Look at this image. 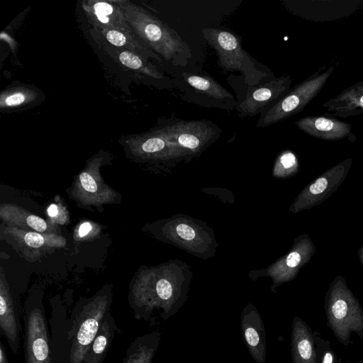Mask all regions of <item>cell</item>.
Masks as SVG:
<instances>
[{"instance_id":"8fae6325","label":"cell","mask_w":363,"mask_h":363,"mask_svg":"<svg viewBox=\"0 0 363 363\" xmlns=\"http://www.w3.org/2000/svg\"><path fill=\"white\" fill-rule=\"evenodd\" d=\"M82 6L91 22L101 30H130L121 8L115 1H84Z\"/></svg>"},{"instance_id":"ac0fdd59","label":"cell","mask_w":363,"mask_h":363,"mask_svg":"<svg viewBox=\"0 0 363 363\" xmlns=\"http://www.w3.org/2000/svg\"><path fill=\"white\" fill-rule=\"evenodd\" d=\"M142 152L147 154L160 152L169 147H179L175 143L169 139L163 129L146 133L141 136H137L132 140Z\"/></svg>"},{"instance_id":"603a6c76","label":"cell","mask_w":363,"mask_h":363,"mask_svg":"<svg viewBox=\"0 0 363 363\" xmlns=\"http://www.w3.org/2000/svg\"><path fill=\"white\" fill-rule=\"evenodd\" d=\"M319 357L320 363H337L336 354L330 347H324L323 352H320V354L317 352Z\"/></svg>"},{"instance_id":"cb8c5ba5","label":"cell","mask_w":363,"mask_h":363,"mask_svg":"<svg viewBox=\"0 0 363 363\" xmlns=\"http://www.w3.org/2000/svg\"><path fill=\"white\" fill-rule=\"evenodd\" d=\"M24 240L26 243L32 247H39L44 244L43 237L36 233L30 232L25 235Z\"/></svg>"},{"instance_id":"83f0119b","label":"cell","mask_w":363,"mask_h":363,"mask_svg":"<svg viewBox=\"0 0 363 363\" xmlns=\"http://www.w3.org/2000/svg\"><path fill=\"white\" fill-rule=\"evenodd\" d=\"M328 184V180L321 177L315 180V182L310 186L309 190L312 194H319L323 193L327 188Z\"/></svg>"},{"instance_id":"4fadbf2b","label":"cell","mask_w":363,"mask_h":363,"mask_svg":"<svg viewBox=\"0 0 363 363\" xmlns=\"http://www.w3.org/2000/svg\"><path fill=\"white\" fill-rule=\"evenodd\" d=\"M333 116L346 118L363 113V80L357 82L323 104Z\"/></svg>"},{"instance_id":"6da1fadb","label":"cell","mask_w":363,"mask_h":363,"mask_svg":"<svg viewBox=\"0 0 363 363\" xmlns=\"http://www.w3.org/2000/svg\"><path fill=\"white\" fill-rule=\"evenodd\" d=\"M108 294L79 303L71 311L52 304L50 318L52 363H82L101 322L109 311Z\"/></svg>"},{"instance_id":"7a4b0ae2","label":"cell","mask_w":363,"mask_h":363,"mask_svg":"<svg viewBox=\"0 0 363 363\" xmlns=\"http://www.w3.org/2000/svg\"><path fill=\"white\" fill-rule=\"evenodd\" d=\"M135 35L166 60H174L188 48L179 34L145 9L128 1H115Z\"/></svg>"},{"instance_id":"484cf974","label":"cell","mask_w":363,"mask_h":363,"mask_svg":"<svg viewBox=\"0 0 363 363\" xmlns=\"http://www.w3.org/2000/svg\"><path fill=\"white\" fill-rule=\"evenodd\" d=\"M297 160L295 155L286 151L281 154L279 157V163L284 169H290L296 164Z\"/></svg>"},{"instance_id":"44dd1931","label":"cell","mask_w":363,"mask_h":363,"mask_svg":"<svg viewBox=\"0 0 363 363\" xmlns=\"http://www.w3.org/2000/svg\"><path fill=\"white\" fill-rule=\"evenodd\" d=\"M37 94L24 87H16L6 90L0 96L1 108H14L33 101Z\"/></svg>"},{"instance_id":"30bf717a","label":"cell","mask_w":363,"mask_h":363,"mask_svg":"<svg viewBox=\"0 0 363 363\" xmlns=\"http://www.w3.org/2000/svg\"><path fill=\"white\" fill-rule=\"evenodd\" d=\"M291 84V77L282 76L254 89L239 105V116H252L275 99L287 94Z\"/></svg>"},{"instance_id":"ba28073f","label":"cell","mask_w":363,"mask_h":363,"mask_svg":"<svg viewBox=\"0 0 363 363\" xmlns=\"http://www.w3.org/2000/svg\"><path fill=\"white\" fill-rule=\"evenodd\" d=\"M295 125L303 133L318 139L338 140L347 138L354 142L357 138L350 123L333 116L330 113L300 118Z\"/></svg>"},{"instance_id":"9c48e42d","label":"cell","mask_w":363,"mask_h":363,"mask_svg":"<svg viewBox=\"0 0 363 363\" xmlns=\"http://www.w3.org/2000/svg\"><path fill=\"white\" fill-rule=\"evenodd\" d=\"M240 328L245 345L255 363H266V333L262 318L251 304L240 315Z\"/></svg>"},{"instance_id":"e0dca14e","label":"cell","mask_w":363,"mask_h":363,"mask_svg":"<svg viewBox=\"0 0 363 363\" xmlns=\"http://www.w3.org/2000/svg\"><path fill=\"white\" fill-rule=\"evenodd\" d=\"M101 33L108 42L116 47L125 48L143 58H154L161 61L160 58L144 44L130 30L101 29Z\"/></svg>"},{"instance_id":"f1b7e54d","label":"cell","mask_w":363,"mask_h":363,"mask_svg":"<svg viewBox=\"0 0 363 363\" xmlns=\"http://www.w3.org/2000/svg\"><path fill=\"white\" fill-rule=\"evenodd\" d=\"M301 261V256L297 252L290 253L286 259V264L288 267H296Z\"/></svg>"},{"instance_id":"5bb4252c","label":"cell","mask_w":363,"mask_h":363,"mask_svg":"<svg viewBox=\"0 0 363 363\" xmlns=\"http://www.w3.org/2000/svg\"><path fill=\"white\" fill-rule=\"evenodd\" d=\"M0 329L13 353L16 354L20 344V317L8 288L1 283L0 291Z\"/></svg>"},{"instance_id":"1f68e13d","label":"cell","mask_w":363,"mask_h":363,"mask_svg":"<svg viewBox=\"0 0 363 363\" xmlns=\"http://www.w3.org/2000/svg\"><path fill=\"white\" fill-rule=\"evenodd\" d=\"M48 213L50 216L54 217L57 214V206L55 204H52L50 206V207L48 208Z\"/></svg>"},{"instance_id":"d6986e66","label":"cell","mask_w":363,"mask_h":363,"mask_svg":"<svg viewBox=\"0 0 363 363\" xmlns=\"http://www.w3.org/2000/svg\"><path fill=\"white\" fill-rule=\"evenodd\" d=\"M186 81L196 90L210 97L217 99H233L230 92L210 77L189 75L186 77Z\"/></svg>"},{"instance_id":"d4e9b609","label":"cell","mask_w":363,"mask_h":363,"mask_svg":"<svg viewBox=\"0 0 363 363\" xmlns=\"http://www.w3.org/2000/svg\"><path fill=\"white\" fill-rule=\"evenodd\" d=\"M176 231L180 238L186 240H191L196 235L193 228L186 224L182 223L178 225Z\"/></svg>"},{"instance_id":"3957f363","label":"cell","mask_w":363,"mask_h":363,"mask_svg":"<svg viewBox=\"0 0 363 363\" xmlns=\"http://www.w3.org/2000/svg\"><path fill=\"white\" fill-rule=\"evenodd\" d=\"M325 309L328 327L343 345L350 343L352 333L363 339V309L347 289H334L328 296Z\"/></svg>"},{"instance_id":"277c9868","label":"cell","mask_w":363,"mask_h":363,"mask_svg":"<svg viewBox=\"0 0 363 363\" xmlns=\"http://www.w3.org/2000/svg\"><path fill=\"white\" fill-rule=\"evenodd\" d=\"M334 69L333 66L325 71L321 68L295 86L261 117L257 126L271 125L298 113L321 91Z\"/></svg>"},{"instance_id":"52a82bcc","label":"cell","mask_w":363,"mask_h":363,"mask_svg":"<svg viewBox=\"0 0 363 363\" xmlns=\"http://www.w3.org/2000/svg\"><path fill=\"white\" fill-rule=\"evenodd\" d=\"M169 140L184 149L196 151L220 133L208 121H177L162 128Z\"/></svg>"},{"instance_id":"4316f807","label":"cell","mask_w":363,"mask_h":363,"mask_svg":"<svg viewBox=\"0 0 363 363\" xmlns=\"http://www.w3.org/2000/svg\"><path fill=\"white\" fill-rule=\"evenodd\" d=\"M27 223L33 229L42 232L46 230L47 224L45 221L37 216L30 215L27 218Z\"/></svg>"},{"instance_id":"ffe728a7","label":"cell","mask_w":363,"mask_h":363,"mask_svg":"<svg viewBox=\"0 0 363 363\" xmlns=\"http://www.w3.org/2000/svg\"><path fill=\"white\" fill-rule=\"evenodd\" d=\"M120 62L127 68L141 72L154 79H160L162 74L143 57L128 50H122L118 53Z\"/></svg>"},{"instance_id":"2e32d148","label":"cell","mask_w":363,"mask_h":363,"mask_svg":"<svg viewBox=\"0 0 363 363\" xmlns=\"http://www.w3.org/2000/svg\"><path fill=\"white\" fill-rule=\"evenodd\" d=\"M161 336L158 330L138 336L128 347L123 363H152Z\"/></svg>"},{"instance_id":"8992f818","label":"cell","mask_w":363,"mask_h":363,"mask_svg":"<svg viewBox=\"0 0 363 363\" xmlns=\"http://www.w3.org/2000/svg\"><path fill=\"white\" fill-rule=\"evenodd\" d=\"M202 33L217 55L218 65L225 71L244 72L246 62H252L237 35L227 30L211 28H205Z\"/></svg>"},{"instance_id":"f546056e","label":"cell","mask_w":363,"mask_h":363,"mask_svg":"<svg viewBox=\"0 0 363 363\" xmlns=\"http://www.w3.org/2000/svg\"><path fill=\"white\" fill-rule=\"evenodd\" d=\"M0 363H9L6 348L1 341H0Z\"/></svg>"},{"instance_id":"7c38bea8","label":"cell","mask_w":363,"mask_h":363,"mask_svg":"<svg viewBox=\"0 0 363 363\" xmlns=\"http://www.w3.org/2000/svg\"><path fill=\"white\" fill-rule=\"evenodd\" d=\"M291 352L292 363H318L314 335L298 316H294L292 322Z\"/></svg>"},{"instance_id":"4dcf8cb0","label":"cell","mask_w":363,"mask_h":363,"mask_svg":"<svg viewBox=\"0 0 363 363\" xmlns=\"http://www.w3.org/2000/svg\"><path fill=\"white\" fill-rule=\"evenodd\" d=\"M91 230V225L89 223H84L81 225L79 230V235L80 237H84Z\"/></svg>"},{"instance_id":"9a60e30c","label":"cell","mask_w":363,"mask_h":363,"mask_svg":"<svg viewBox=\"0 0 363 363\" xmlns=\"http://www.w3.org/2000/svg\"><path fill=\"white\" fill-rule=\"evenodd\" d=\"M118 330L114 318L109 311L107 312L85 354L82 363H103Z\"/></svg>"},{"instance_id":"7402d4cb","label":"cell","mask_w":363,"mask_h":363,"mask_svg":"<svg viewBox=\"0 0 363 363\" xmlns=\"http://www.w3.org/2000/svg\"><path fill=\"white\" fill-rule=\"evenodd\" d=\"M82 187L88 192L94 193L97 190V185L93 177L87 172H82L79 176Z\"/></svg>"},{"instance_id":"5b68a950","label":"cell","mask_w":363,"mask_h":363,"mask_svg":"<svg viewBox=\"0 0 363 363\" xmlns=\"http://www.w3.org/2000/svg\"><path fill=\"white\" fill-rule=\"evenodd\" d=\"M23 320L25 362L52 363L48 323L40 300L26 303Z\"/></svg>"}]
</instances>
